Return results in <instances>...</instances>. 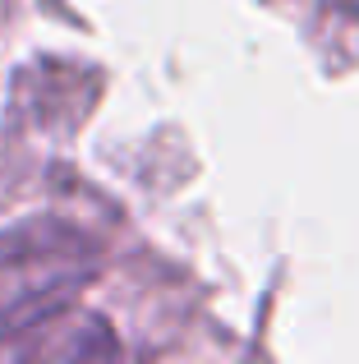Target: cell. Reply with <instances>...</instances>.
I'll return each mask as SVG.
<instances>
[{"label":"cell","instance_id":"cell-2","mask_svg":"<svg viewBox=\"0 0 359 364\" xmlns=\"http://www.w3.org/2000/svg\"><path fill=\"white\" fill-rule=\"evenodd\" d=\"M120 341L106 332V323L92 314H55V318L37 323L18 355H46V360H83V355H116Z\"/></svg>","mask_w":359,"mask_h":364},{"label":"cell","instance_id":"cell-1","mask_svg":"<svg viewBox=\"0 0 359 364\" xmlns=\"http://www.w3.org/2000/svg\"><path fill=\"white\" fill-rule=\"evenodd\" d=\"M101 272V249L70 222L33 217L0 235V337L33 332Z\"/></svg>","mask_w":359,"mask_h":364}]
</instances>
